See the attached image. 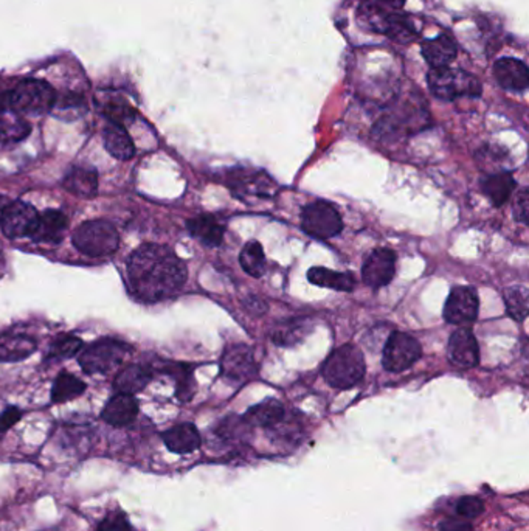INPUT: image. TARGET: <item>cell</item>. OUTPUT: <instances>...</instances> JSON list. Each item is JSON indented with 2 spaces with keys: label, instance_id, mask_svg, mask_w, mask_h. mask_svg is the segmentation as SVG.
Returning a JSON list of instances; mask_svg holds the SVG:
<instances>
[{
  "label": "cell",
  "instance_id": "obj_1",
  "mask_svg": "<svg viewBox=\"0 0 529 531\" xmlns=\"http://www.w3.org/2000/svg\"><path fill=\"white\" fill-rule=\"evenodd\" d=\"M187 279V266L170 247L143 244L128 260L132 294L142 302L155 303L174 296Z\"/></svg>",
  "mask_w": 529,
  "mask_h": 531
},
{
  "label": "cell",
  "instance_id": "obj_2",
  "mask_svg": "<svg viewBox=\"0 0 529 531\" xmlns=\"http://www.w3.org/2000/svg\"><path fill=\"white\" fill-rule=\"evenodd\" d=\"M0 100L17 114L42 115L55 108L57 95L47 81L30 78L19 83L13 91L4 93Z\"/></svg>",
  "mask_w": 529,
  "mask_h": 531
},
{
  "label": "cell",
  "instance_id": "obj_3",
  "mask_svg": "<svg viewBox=\"0 0 529 531\" xmlns=\"http://www.w3.org/2000/svg\"><path fill=\"white\" fill-rule=\"evenodd\" d=\"M366 372L362 351L354 345H341L331 353L323 366V377L334 389H349L362 381Z\"/></svg>",
  "mask_w": 529,
  "mask_h": 531
},
{
  "label": "cell",
  "instance_id": "obj_4",
  "mask_svg": "<svg viewBox=\"0 0 529 531\" xmlns=\"http://www.w3.org/2000/svg\"><path fill=\"white\" fill-rule=\"evenodd\" d=\"M427 83L433 95L444 102L460 97H478L481 93V84L472 74L452 67L430 70L427 75Z\"/></svg>",
  "mask_w": 529,
  "mask_h": 531
},
{
  "label": "cell",
  "instance_id": "obj_5",
  "mask_svg": "<svg viewBox=\"0 0 529 531\" xmlns=\"http://www.w3.org/2000/svg\"><path fill=\"white\" fill-rule=\"evenodd\" d=\"M74 246L89 257H108L114 253L119 246V235L115 229L114 224L93 219L81 224L78 229L75 230Z\"/></svg>",
  "mask_w": 529,
  "mask_h": 531
},
{
  "label": "cell",
  "instance_id": "obj_6",
  "mask_svg": "<svg viewBox=\"0 0 529 531\" xmlns=\"http://www.w3.org/2000/svg\"><path fill=\"white\" fill-rule=\"evenodd\" d=\"M132 353L131 345L117 339H100L81 353L80 366L87 375H108Z\"/></svg>",
  "mask_w": 529,
  "mask_h": 531
},
{
  "label": "cell",
  "instance_id": "obj_7",
  "mask_svg": "<svg viewBox=\"0 0 529 531\" xmlns=\"http://www.w3.org/2000/svg\"><path fill=\"white\" fill-rule=\"evenodd\" d=\"M302 229L313 238L326 241L340 234L343 221L336 207L330 202L317 200L303 208Z\"/></svg>",
  "mask_w": 529,
  "mask_h": 531
},
{
  "label": "cell",
  "instance_id": "obj_8",
  "mask_svg": "<svg viewBox=\"0 0 529 531\" xmlns=\"http://www.w3.org/2000/svg\"><path fill=\"white\" fill-rule=\"evenodd\" d=\"M421 343L407 332H394L388 337L382 364L387 372H404L421 358Z\"/></svg>",
  "mask_w": 529,
  "mask_h": 531
},
{
  "label": "cell",
  "instance_id": "obj_9",
  "mask_svg": "<svg viewBox=\"0 0 529 531\" xmlns=\"http://www.w3.org/2000/svg\"><path fill=\"white\" fill-rule=\"evenodd\" d=\"M221 370L224 376L238 385L255 379L258 375V362L253 350L241 343L228 347L222 356Z\"/></svg>",
  "mask_w": 529,
  "mask_h": 531
},
{
  "label": "cell",
  "instance_id": "obj_10",
  "mask_svg": "<svg viewBox=\"0 0 529 531\" xmlns=\"http://www.w3.org/2000/svg\"><path fill=\"white\" fill-rule=\"evenodd\" d=\"M478 308L480 302L475 289L471 286H456L444 305V319L450 325L467 326L477 319Z\"/></svg>",
  "mask_w": 529,
  "mask_h": 531
},
{
  "label": "cell",
  "instance_id": "obj_11",
  "mask_svg": "<svg viewBox=\"0 0 529 531\" xmlns=\"http://www.w3.org/2000/svg\"><path fill=\"white\" fill-rule=\"evenodd\" d=\"M40 213L31 204L14 200L8 202L0 213V227L8 238L30 236L38 223Z\"/></svg>",
  "mask_w": 529,
  "mask_h": 531
},
{
  "label": "cell",
  "instance_id": "obj_12",
  "mask_svg": "<svg viewBox=\"0 0 529 531\" xmlns=\"http://www.w3.org/2000/svg\"><path fill=\"white\" fill-rule=\"evenodd\" d=\"M396 275V253L392 249H375L365 260L362 279L365 285L379 289L390 285Z\"/></svg>",
  "mask_w": 529,
  "mask_h": 531
},
{
  "label": "cell",
  "instance_id": "obj_13",
  "mask_svg": "<svg viewBox=\"0 0 529 531\" xmlns=\"http://www.w3.org/2000/svg\"><path fill=\"white\" fill-rule=\"evenodd\" d=\"M449 360L452 366L458 368H473L480 362V347H478L477 339L469 328H460L455 332H452L449 341Z\"/></svg>",
  "mask_w": 529,
  "mask_h": 531
},
{
  "label": "cell",
  "instance_id": "obj_14",
  "mask_svg": "<svg viewBox=\"0 0 529 531\" xmlns=\"http://www.w3.org/2000/svg\"><path fill=\"white\" fill-rule=\"evenodd\" d=\"M68 229V217L59 210H46L40 213L30 238L38 244H59Z\"/></svg>",
  "mask_w": 529,
  "mask_h": 531
},
{
  "label": "cell",
  "instance_id": "obj_15",
  "mask_svg": "<svg viewBox=\"0 0 529 531\" xmlns=\"http://www.w3.org/2000/svg\"><path fill=\"white\" fill-rule=\"evenodd\" d=\"M138 403L134 394H117L108 401L101 412V420L109 426L114 428H125L136 421L138 415Z\"/></svg>",
  "mask_w": 529,
  "mask_h": 531
},
{
  "label": "cell",
  "instance_id": "obj_16",
  "mask_svg": "<svg viewBox=\"0 0 529 531\" xmlns=\"http://www.w3.org/2000/svg\"><path fill=\"white\" fill-rule=\"evenodd\" d=\"M495 78L503 89L524 92L529 84V70L526 64L516 58H501L494 66Z\"/></svg>",
  "mask_w": 529,
  "mask_h": 531
},
{
  "label": "cell",
  "instance_id": "obj_17",
  "mask_svg": "<svg viewBox=\"0 0 529 531\" xmlns=\"http://www.w3.org/2000/svg\"><path fill=\"white\" fill-rule=\"evenodd\" d=\"M163 443L171 452L174 454H191L200 447V434L196 426L191 423L177 424L174 428L168 429L162 435Z\"/></svg>",
  "mask_w": 529,
  "mask_h": 531
},
{
  "label": "cell",
  "instance_id": "obj_18",
  "mask_svg": "<svg viewBox=\"0 0 529 531\" xmlns=\"http://www.w3.org/2000/svg\"><path fill=\"white\" fill-rule=\"evenodd\" d=\"M31 132V126L29 121L23 119V115L17 114L16 111L8 108L2 100H0V143L8 145V143L22 142Z\"/></svg>",
  "mask_w": 529,
  "mask_h": 531
},
{
  "label": "cell",
  "instance_id": "obj_19",
  "mask_svg": "<svg viewBox=\"0 0 529 531\" xmlns=\"http://www.w3.org/2000/svg\"><path fill=\"white\" fill-rule=\"evenodd\" d=\"M228 185L234 191H242L244 195L260 196V198H268L270 191H273V182L270 177L262 174V173H249L244 170H236L230 173L228 177Z\"/></svg>",
  "mask_w": 529,
  "mask_h": 531
},
{
  "label": "cell",
  "instance_id": "obj_20",
  "mask_svg": "<svg viewBox=\"0 0 529 531\" xmlns=\"http://www.w3.org/2000/svg\"><path fill=\"white\" fill-rule=\"evenodd\" d=\"M422 57L432 69L449 67L456 58L455 40L447 35H439L435 40H426L422 44Z\"/></svg>",
  "mask_w": 529,
  "mask_h": 531
},
{
  "label": "cell",
  "instance_id": "obj_21",
  "mask_svg": "<svg viewBox=\"0 0 529 531\" xmlns=\"http://www.w3.org/2000/svg\"><path fill=\"white\" fill-rule=\"evenodd\" d=\"M187 229L191 236L208 247L221 246L224 234H225L224 226L211 215H200V217L188 219Z\"/></svg>",
  "mask_w": 529,
  "mask_h": 531
},
{
  "label": "cell",
  "instance_id": "obj_22",
  "mask_svg": "<svg viewBox=\"0 0 529 531\" xmlns=\"http://www.w3.org/2000/svg\"><path fill=\"white\" fill-rule=\"evenodd\" d=\"M63 185L64 189L78 198H93L98 190L97 172L84 166H74L64 177Z\"/></svg>",
  "mask_w": 529,
  "mask_h": 531
},
{
  "label": "cell",
  "instance_id": "obj_23",
  "mask_svg": "<svg viewBox=\"0 0 529 531\" xmlns=\"http://www.w3.org/2000/svg\"><path fill=\"white\" fill-rule=\"evenodd\" d=\"M102 140H104V148L108 149L109 155L115 159L129 160L136 155V146L131 136L123 126L109 123L102 131Z\"/></svg>",
  "mask_w": 529,
  "mask_h": 531
},
{
  "label": "cell",
  "instance_id": "obj_24",
  "mask_svg": "<svg viewBox=\"0 0 529 531\" xmlns=\"http://www.w3.org/2000/svg\"><path fill=\"white\" fill-rule=\"evenodd\" d=\"M36 342L25 334H0V362H19L36 351Z\"/></svg>",
  "mask_w": 529,
  "mask_h": 531
},
{
  "label": "cell",
  "instance_id": "obj_25",
  "mask_svg": "<svg viewBox=\"0 0 529 531\" xmlns=\"http://www.w3.org/2000/svg\"><path fill=\"white\" fill-rule=\"evenodd\" d=\"M307 280L320 288H330L334 291L351 292L356 288V279L349 272H336L331 269L315 266L307 270Z\"/></svg>",
  "mask_w": 529,
  "mask_h": 531
},
{
  "label": "cell",
  "instance_id": "obj_26",
  "mask_svg": "<svg viewBox=\"0 0 529 531\" xmlns=\"http://www.w3.org/2000/svg\"><path fill=\"white\" fill-rule=\"evenodd\" d=\"M153 379L149 367L128 366L119 370L114 379V389L119 394H136L142 392Z\"/></svg>",
  "mask_w": 529,
  "mask_h": 531
},
{
  "label": "cell",
  "instance_id": "obj_27",
  "mask_svg": "<svg viewBox=\"0 0 529 531\" xmlns=\"http://www.w3.org/2000/svg\"><path fill=\"white\" fill-rule=\"evenodd\" d=\"M516 181L511 173H495L483 182V193L492 202V206L501 207L511 198L516 190Z\"/></svg>",
  "mask_w": 529,
  "mask_h": 531
},
{
  "label": "cell",
  "instance_id": "obj_28",
  "mask_svg": "<svg viewBox=\"0 0 529 531\" xmlns=\"http://www.w3.org/2000/svg\"><path fill=\"white\" fill-rule=\"evenodd\" d=\"M85 392V384L80 377L75 376L72 373L61 372L57 375L53 389H51V401L55 404H63L68 401L78 398Z\"/></svg>",
  "mask_w": 529,
  "mask_h": 531
},
{
  "label": "cell",
  "instance_id": "obj_29",
  "mask_svg": "<svg viewBox=\"0 0 529 531\" xmlns=\"http://www.w3.org/2000/svg\"><path fill=\"white\" fill-rule=\"evenodd\" d=\"M283 417H285L283 404L277 400H266L261 404L251 407V411L247 412L245 420H247V423L269 428V426L279 423Z\"/></svg>",
  "mask_w": 529,
  "mask_h": 531
},
{
  "label": "cell",
  "instance_id": "obj_30",
  "mask_svg": "<svg viewBox=\"0 0 529 531\" xmlns=\"http://www.w3.org/2000/svg\"><path fill=\"white\" fill-rule=\"evenodd\" d=\"M239 263L241 268L244 269L245 274L251 275L253 279H261L266 270V255L262 251L261 243L249 241L239 253Z\"/></svg>",
  "mask_w": 529,
  "mask_h": 531
},
{
  "label": "cell",
  "instance_id": "obj_31",
  "mask_svg": "<svg viewBox=\"0 0 529 531\" xmlns=\"http://www.w3.org/2000/svg\"><path fill=\"white\" fill-rule=\"evenodd\" d=\"M379 31L385 33L390 40H396L399 44H409L415 40L416 31L411 23L399 14H387L382 19Z\"/></svg>",
  "mask_w": 529,
  "mask_h": 531
},
{
  "label": "cell",
  "instance_id": "obj_32",
  "mask_svg": "<svg viewBox=\"0 0 529 531\" xmlns=\"http://www.w3.org/2000/svg\"><path fill=\"white\" fill-rule=\"evenodd\" d=\"M311 326L307 325V320H290L287 323H281L273 330L272 341L279 347H292L295 343L302 342Z\"/></svg>",
  "mask_w": 529,
  "mask_h": 531
},
{
  "label": "cell",
  "instance_id": "obj_33",
  "mask_svg": "<svg viewBox=\"0 0 529 531\" xmlns=\"http://www.w3.org/2000/svg\"><path fill=\"white\" fill-rule=\"evenodd\" d=\"M507 314L517 322H524L528 315L529 292L525 286H511L503 292Z\"/></svg>",
  "mask_w": 529,
  "mask_h": 531
},
{
  "label": "cell",
  "instance_id": "obj_34",
  "mask_svg": "<svg viewBox=\"0 0 529 531\" xmlns=\"http://www.w3.org/2000/svg\"><path fill=\"white\" fill-rule=\"evenodd\" d=\"M165 372L176 379L179 400L190 401L194 394L196 383L193 379V367L187 364H168Z\"/></svg>",
  "mask_w": 529,
  "mask_h": 531
},
{
  "label": "cell",
  "instance_id": "obj_35",
  "mask_svg": "<svg viewBox=\"0 0 529 531\" xmlns=\"http://www.w3.org/2000/svg\"><path fill=\"white\" fill-rule=\"evenodd\" d=\"M81 349H83V341L80 337L72 336V334H59L51 342L48 358L51 360L70 359L80 353Z\"/></svg>",
  "mask_w": 529,
  "mask_h": 531
},
{
  "label": "cell",
  "instance_id": "obj_36",
  "mask_svg": "<svg viewBox=\"0 0 529 531\" xmlns=\"http://www.w3.org/2000/svg\"><path fill=\"white\" fill-rule=\"evenodd\" d=\"M98 531H134V528L128 516L121 509H115L101 520Z\"/></svg>",
  "mask_w": 529,
  "mask_h": 531
},
{
  "label": "cell",
  "instance_id": "obj_37",
  "mask_svg": "<svg viewBox=\"0 0 529 531\" xmlns=\"http://www.w3.org/2000/svg\"><path fill=\"white\" fill-rule=\"evenodd\" d=\"M514 217L517 223H522L524 226L529 224V190L526 187L517 191L516 200H514Z\"/></svg>",
  "mask_w": 529,
  "mask_h": 531
},
{
  "label": "cell",
  "instance_id": "obj_38",
  "mask_svg": "<svg viewBox=\"0 0 529 531\" xmlns=\"http://www.w3.org/2000/svg\"><path fill=\"white\" fill-rule=\"evenodd\" d=\"M484 505L478 497H463L458 505H456V511L461 518L464 519H473L480 514L483 513Z\"/></svg>",
  "mask_w": 529,
  "mask_h": 531
},
{
  "label": "cell",
  "instance_id": "obj_39",
  "mask_svg": "<svg viewBox=\"0 0 529 531\" xmlns=\"http://www.w3.org/2000/svg\"><path fill=\"white\" fill-rule=\"evenodd\" d=\"M22 418V411L17 407H8L4 413H0V432H5Z\"/></svg>",
  "mask_w": 529,
  "mask_h": 531
},
{
  "label": "cell",
  "instance_id": "obj_40",
  "mask_svg": "<svg viewBox=\"0 0 529 531\" xmlns=\"http://www.w3.org/2000/svg\"><path fill=\"white\" fill-rule=\"evenodd\" d=\"M439 531H472V526L467 520L445 519L439 524Z\"/></svg>",
  "mask_w": 529,
  "mask_h": 531
},
{
  "label": "cell",
  "instance_id": "obj_41",
  "mask_svg": "<svg viewBox=\"0 0 529 531\" xmlns=\"http://www.w3.org/2000/svg\"><path fill=\"white\" fill-rule=\"evenodd\" d=\"M384 4H387L388 6H392V8H402L405 4V0H382Z\"/></svg>",
  "mask_w": 529,
  "mask_h": 531
},
{
  "label": "cell",
  "instance_id": "obj_42",
  "mask_svg": "<svg viewBox=\"0 0 529 531\" xmlns=\"http://www.w3.org/2000/svg\"><path fill=\"white\" fill-rule=\"evenodd\" d=\"M5 266H6L5 253H4V249H2V247H0V277H2V275L5 274Z\"/></svg>",
  "mask_w": 529,
  "mask_h": 531
},
{
  "label": "cell",
  "instance_id": "obj_43",
  "mask_svg": "<svg viewBox=\"0 0 529 531\" xmlns=\"http://www.w3.org/2000/svg\"><path fill=\"white\" fill-rule=\"evenodd\" d=\"M6 199L5 198H0V213H2V210H4V208H5V204Z\"/></svg>",
  "mask_w": 529,
  "mask_h": 531
}]
</instances>
